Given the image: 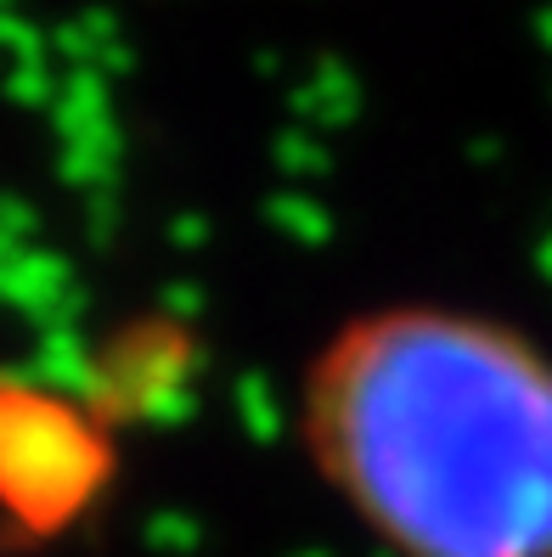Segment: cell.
I'll return each instance as SVG.
<instances>
[{
	"instance_id": "6da1fadb",
	"label": "cell",
	"mask_w": 552,
	"mask_h": 557,
	"mask_svg": "<svg viewBox=\"0 0 552 557\" xmlns=\"http://www.w3.org/2000/svg\"><path fill=\"white\" fill-rule=\"evenodd\" d=\"M321 484L395 557H552V355L445 305L344 321L299 383Z\"/></svg>"
}]
</instances>
